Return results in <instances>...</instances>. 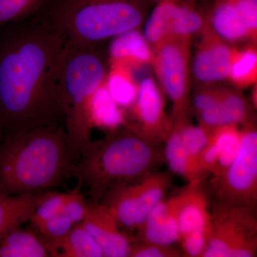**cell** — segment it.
<instances>
[{
    "instance_id": "obj_1",
    "label": "cell",
    "mask_w": 257,
    "mask_h": 257,
    "mask_svg": "<svg viewBox=\"0 0 257 257\" xmlns=\"http://www.w3.org/2000/svg\"><path fill=\"white\" fill-rule=\"evenodd\" d=\"M67 40L36 14L0 28V133L64 125Z\"/></svg>"
},
{
    "instance_id": "obj_2",
    "label": "cell",
    "mask_w": 257,
    "mask_h": 257,
    "mask_svg": "<svg viewBox=\"0 0 257 257\" xmlns=\"http://www.w3.org/2000/svg\"><path fill=\"white\" fill-rule=\"evenodd\" d=\"M77 160L64 125L7 135L0 143V194L38 195L74 177Z\"/></svg>"
},
{
    "instance_id": "obj_3",
    "label": "cell",
    "mask_w": 257,
    "mask_h": 257,
    "mask_svg": "<svg viewBox=\"0 0 257 257\" xmlns=\"http://www.w3.org/2000/svg\"><path fill=\"white\" fill-rule=\"evenodd\" d=\"M161 145L147 141L130 127L118 126L82 150L74 177L79 187L87 189L91 202H101L112 189L141 179L165 163Z\"/></svg>"
},
{
    "instance_id": "obj_4",
    "label": "cell",
    "mask_w": 257,
    "mask_h": 257,
    "mask_svg": "<svg viewBox=\"0 0 257 257\" xmlns=\"http://www.w3.org/2000/svg\"><path fill=\"white\" fill-rule=\"evenodd\" d=\"M99 45L67 42L62 71L64 126L77 162L81 152L92 141L93 103L106 75Z\"/></svg>"
},
{
    "instance_id": "obj_5",
    "label": "cell",
    "mask_w": 257,
    "mask_h": 257,
    "mask_svg": "<svg viewBox=\"0 0 257 257\" xmlns=\"http://www.w3.org/2000/svg\"><path fill=\"white\" fill-rule=\"evenodd\" d=\"M37 13L67 41L80 45H99L133 31L142 22L133 0H47Z\"/></svg>"
},
{
    "instance_id": "obj_6",
    "label": "cell",
    "mask_w": 257,
    "mask_h": 257,
    "mask_svg": "<svg viewBox=\"0 0 257 257\" xmlns=\"http://www.w3.org/2000/svg\"><path fill=\"white\" fill-rule=\"evenodd\" d=\"M216 204L256 209L257 132L247 126L241 131L239 152L231 165L209 181Z\"/></svg>"
},
{
    "instance_id": "obj_7",
    "label": "cell",
    "mask_w": 257,
    "mask_h": 257,
    "mask_svg": "<svg viewBox=\"0 0 257 257\" xmlns=\"http://www.w3.org/2000/svg\"><path fill=\"white\" fill-rule=\"evenodd\" d=\"M256 209L216 204L211 211V234L202 257H254Z\"/></svg>"
},
{
    "instance_id": "obj_8",
    "label": "cell",
    "mask_w": 257,
    "mask_h": 257,
    "mask_svg": "<svg viewBox=\"0 0 257 257\" xmlns=\"http://www.w3.org/2000/svg\"><path fill=\"white\" fill-rule=\"evenodd\" d=\"M172 184L168 172H155L110 191L101 202L110 209L120 227L135 230L165 198Z\"/></svg>"
},
{
    "instance_id": "obj_9",
    "label": "cell",
    "mask_w": 257,
    "mask_h": 257,
    "mask_svg": "<svg viewBox=\"0 0 257 257\" xmlns=\"http://www.w3.org/2000/svg\"><path fill=\"white\" fill-rule=\"evenodd\" d=\"M133 103L137 124L130 128L147 141L158 145L165 143L173 124L166 116L162 94L152 79L141 82Z\"/></svg>"
},
{
    "instance_id": "obj_10",
    "label": "cell",
    "mask_w": 257,
    "mask_h": 257,
    "mask_svg": "<svg viewBox=\"0 0 257 257\" xmlns=\"http://www.w3.org/2000/svg\"><path fill=\"white\" fill-rule=\"evenodd\" d=\"M157 48L155 64L164 89L173 101L176 118L184 114L187 105V57L180 42L163 39Z\"/></svg>"
},
{
    "instance_id": "obj_11",
    "label": "cell",
    "mask_w": 257,
    "mask_h": 257,
    "mask_svg": "<svg viewBox=\"0 0 257 257\" xmlns=\"http://www.w3.org/2000/svg\"><path fill=\"white\" fill-rule=\"evenodd\" d=\"M104 257H128L131 238L121 232L109 207L102 202H88L82 221Z\"/></svg>"
},
{
    "instance_id": "obj_12",
    "label": "cell",
    "mask_w": 257,
    "mask_h": 257,
    "mask_svg": "<svg viewBox=\"0 0 257 257\" xmlns=\"http://www.w3.org/2000/svg\"><path fill=\"white\" fill-rule=\"evenodd\" d=\"M182 191L168 199L164 198L154 207L145 221L135 231L133 239L174 244L178 241V214Z\"/></svg>"
},
{
    "instance_id": "obj_13",
    "label": "cell",
    "mask_w": 257,
    "mask_h": 257,
    "mask_svg": "<svg viewBox=\"0 0 257 257\" xmlns=\"http://www.w3.org/2000/svg\"><path fill=\"white\" fill-rule=\"evenodd\" d=\"M202 20L196 13L171 3L157 7L147 21L145 37L149 41L160 42L168 36H185L197 32Z\"/></svg>"
},
{
    "instance_id": "obj_14",
    "label": "cell",
    "mask_w": 257,
    "mask_h": 257,
    "mask_svg": "<svg viewBox=\"0 0 257 257\" xmlns=\"http://www.w3.org/2000/svg\"><path fill=\"white\" fill-rule=\"evenodd\" d=\"M203 181L189 184L182 191L183 197L178 214V241L195 234L210 236L211 211L205 192L202 189Z\"/></svg>"
},
{
    "instance_id": "obj_15",
    "label": "cell",
    "mask_w": 257,
    "mask_h": 257,
    "mask_svg": "<svg viewBox=\"0 0 257 257\" xmlns=\"http://www.w3.org/2000/svg\"><path fill=\"white\" fill-rule=\"evenodd\" d=\"M233 56L231 50L221 44L204 47L194 60V74L202 82L224 79L229 75Z\"/></svg>"
},
{
    "instance_id": "obj_16",
    "label": "cell",
    "mask_w": 257,
    "mask_h": 257,
    "mask_svg": "<svg viewBox=\"0 0 257 257\" xmlns=\"http://www.w3.org/2000/svg\"><path fill=\"white\" fill-rule=\"evenodd\" d=\"M45 194L38 195L0 194V240L12 229L30 220V216Z\"/></svg>"
},
{
    "instance_id": "obj_17",
    "label": "cell",
    "mask_w": 257,
    "mask_h": 257,
    "mask_svg": "<svg viewBox=\"0 0 257 257\" xmlns=\"http://www.w3.org/2000/svg\"><path fill=\"white\" fill-rule=\"evenodd\" d=\"M165 144L164 148L165 162L170 167L172 173L180 176L188 184L204 180L207 174L189 156L181 140L178 130L174 125Z\"/></svg>"
},
{
    "instance_id": "obj_18",
    "label": "cell",
    "mask_w": 257,
    "mask_h": 257,
    "mask_svg": "<svg viewBox=\"0 0 257 257\" xmlns=\"http://www.w3.org/2000/svg\"><path fill=\"white\" fill-rule=\"evenodd\" d=\"M48 257V249L36 231L12 229L0 240V257Z\"/></svg>"
},
{
    "instance_id": "obj_19",
    "label": "cell",
    "mask_w": 257,
    "mask_h": 257,
    "mask_svg": "<svg viewBox=\"0 0 257 257\" xmlns=\"http://www.w3.org/2000/svg\"><path fill=\"white\" fill-rule=\"evenodd\" d=\"M237 125L226 124L217 126L209 131V138L218 148L219 162L215 175L222 174L234 160L241 145V131Z\"/></svg>"
},
{
    "instance_id": "obj_20",
    "label": "cell",
    "mask_w": 257,
    "mask_h": 257,
    "mask_svg": "<svg viewBox=\"0 0 257 257\" xmlns=\"http://www.w3.org/2000/svg\"><path fill=\"white\" fill-rule=\"evenodd\" d=\"M57 256L103 257V253L82 223H79L72 226L61 242Z\"/></svg>"
},
{
    "instance_id": "obj_21",
    "label": "cell",
    "mask_w": 257,
    "mask_h": 257,
    "mask_svg": "<svg viewBox=\"0 0 257 257\" xmlns=\"http://www.w3.org/2000/svg\"><path fill=\"white\" fill-rule=\"evenodd\" d=\"M213 23L218 33L229 40H239L249 32L236 5H221L214 13Z\"/></svg>"
},
{
    "instance_id": "obj_22",
    "label": "cell",
    "mask_w": 257,
    "mask_h": 257,
    "mask_svg": "<svg viewBox=\"0 0 257 257\" xmlns=\"http://www.w3.org/2000/svg\"><path fill=\"white\" fill-rule=\"evenodd\" d=\"M74 225L67 216L60 214L33 229L45 243L50 256H57L61 242Z\"/></svg>"
},
{
    "instance_id": "obj_23",
    "label": "cell",
    "mask_w": 257,
    "mask_h": 257,
    "mask_svg": "<svg viewBox=\"0 0 257 257\" xmlns=\"http://www.w3.org/2000/svg\"><path fill=\"white\" fill-rule=\"evenodd\" d=\"M115 57H130L138 63H146L150 59V51L146 41L138 32H126L116 38L111 46Z\"/></svg>"
},
{
    "instance_id": "obj_24",
    "label": "cell",
    "mask_w": 257,
    "mask_h": 257,
    "mask_svg": "<svg viewBox=\"0 0 257 257\" xmlns=\"http://www.w3.org/2000/svg\"><path fill=\"white\" fill-rule=\"evenodd\" d=\"M173 125L178 130L181 140L189 156L194 163L199 166V155L207 145L209 131L202 126H196L187 123L184 114L177 117Z\"/></svg>"
},
{
    "instance_id": "obj_25",
    "label": "cell",
    "mask_w": 257,
    "mask_h": 257,
    "mask_svg": "<svg viewBox=\"0 0 257 257\" xmlns=\"http://www.w3.org/2000/svg\"><path fill=\"white\" fill-rule=\"evenodd\" d=\"M93 121L95 124L109 127H118L122 122V117L115 106L109 92L101 87L96 92L93 103Z\"/></svg>"
},
{
    "instance_id": "obj_26",
    "label": "cell",
    "mask_w": 257,
    "mask_h": 257,
    "mask_svg": "<svg viewBox=\"0 0 257 257\" xmlns=\"http://www.w3.org/2000/svg\"><path fill=\"white\" fill-rule=\"evenodd\" d=\"M47 0H0V28L36 14Z\"/></svg>"
},
{
    "instance_id": "obj_27",
    "label": "cell",
    "mask_w": 257,
    "mask_h": 257,
    "mask_svg": "<svg viewBox=\"0 0 257 257\" xmlns=\"http://www.w3.org/2000/svg\"><path fill=\"white\" fill-rule=\"evenodd\" d=\"M257 56L253 50L243 51L233 56L229 75L239 85H246L254 80L256 76Z\"/></svg>"
},
{
    "instance_id": "obj_28",
    "label": "cell",
    "mask_w": 257,
    "mask_h": 257,
    "mask_svg": "<svg viewBox=\"0 0 257 257\" xmlns=\"http://www.w3.org/2000/svg\"><path fill=\"white\" fill-rule=\"evenodd\" d=\"M67 193L47 192L44 194L38 205L30 216L32 227H36L54 216L61 214Z\"/></svg>"
},
{
    "instance_id": "obj_29",
    "label": "cell",
    "mask_w": 257,
    "mask_h": 257,
    "mask_svg": "<svg viewBox=\"0 0 257 257\" xmlns=\"http://www.w3.org/2000/svg\"><path fill=\"white\" fill-rule=\"evenodd\" d=\"M181 250L173 244L149 242L131 238L128 257H179Z\"/></svg>"
},
{
    "instance_id": "obj_30",
    "label": "cell",
    "mask_w": 257,
    "mask_h": 257,
    "mask_svg": "<svg viewBox=\"0 0 257 257\" xmlns=\"http://www.w3.org/2000/svg\"><path fill=\"white\" fill-rule=\"evenodd\" d=\"M219 102L228 124L243 122L247 119V104L243 98L231 92H219Z\"/></svg>"
},
{
    "instance_id": "obj_31",
    "label": "cell",
    "mask_w": 257,
    "mask_h": 257,
    "mask_svg": "<svg viewBox=\"0 0 257 257\" xmlns=\"http://www.w3.org/2000/svg\"><path fill=\"white\" fill-rule=\"evenodd\" d=\"M109 88L108 92L113 100L121 105L133 104L138 95V91L133 82L120 74L111 76Z\"/></svg>"
},
{
    "instance_id": "obj_32",
    "label": "cell",
    "mask_w": 257,
    "mask_h": 257,
    "mask_svg": "<svg viewBox=\"0 0 257 257\" xmlns=\"http://www.w3.org/2000/svg\"><path fill=\"white\" fill-rule=\"evenodd\" d=\"M79 189L78 187L75 190L67 193L61 211V214L67 216L73 224L82 222L87 210L88 202L79 192Z\"/></svg>"
},
{
    "instance_id": "obj_33",
    "label": "cell",
    "mask_w": 257,
    "mask_h": 257,
    "mask_svg": "<svg viewBox=\"0 0 257 257\" xmlns=\"http://www.w3.org/2000/svg\"><path fill=\"white\" fill-rule=\"evenodd\" d=\"M219 162V151L215 144L208 140L199 157V165L207 175H215Z\"/></svg>"
},
{
    "instance_id": "obj_34",
    "label": "cell",
    "mask_w": 257,
    "mask_h": 257,
    "mask_svg": "<svg viewBox=\"0 0 257 257\" xmlns=\"http://www.w3.org/2000/svg\"><path fill=\"white\" fill-rule=\"evenodd\" d=\"M236 6L249 32L256 30L257 24L256 1H254V0H239L236 3Z\"/></svg>"
},
{
    "instance_id": "obj_35",
    "label": "cell",
    "mask_w": 257,
    "mask_h": 257,
    "mask_svg": "<svg viewBox=\"0 0 257 257\" xmlns=\"http://www.w3.org/2000/svg\"><path fill=\"white\" fill-rule=\"evenodd\" d=\"M219 101V92H203L198 94L194 99V105L198 112L207 110L216 105Z\"/></svg>"
},
{
    "instance_id": "obj_36",
    "label": "cell",
    "mask_w": 257,
    "mask_h": 257,
    "mask_svg": "<svg viewBox=\"0 0 257 257\" xmlns=\"http://www.w3.org/2000/svg\"><path fill=\"white\" fill-rule=\"evenodd\" d=\"M3 135H2L1 133H0V143H1V142L3 141Z\"/></svg>"
},
{
    "instance_id": "obj_37",
    "label": "cell",
    "mask_w": 257,
    "mask_h": 257,
    "mask_svg": "<svg viewBox=\"0 0 257 257\" xmlns=\"http://www.w3.org/2000/svg\"><path fill=\"white\" fill-rule=\"evenodd\" d=\"M254 1H256V0H254Z\"/></svg>"
}]
</instances>
